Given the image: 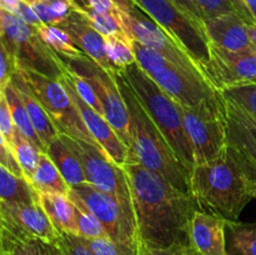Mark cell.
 <instances>
[{"instance_id": "1", "label": "cell", "mask_w": 256, "mask_h": 255, "mask_svg": "<svg viewBox=\"0 0 256 255\" xmlns=\"http://www.w3.org/2000/svg\"><path fill=\"white\" fill-rule=\"evenodd\" d=\"M122 168L129 180L140 242L160 249L190 248V222L200 209L195 198L145 169L132 152Z\"/></svg>"}, {"instance_id": "2", "label": "cell", "mask_w": 256, "mask_h": 255, "mask_svg": "<svg viewBox=\"0 0 256 255\" xmlns=\"http://www.w3.org/2000/svg\"><path fill=\"white\" fill-rule=\"evenodd\" d=\"M190 192L200 210L226 220H239L256 198V170L232 145L214 160L196 164L190 172Z\"/></svg>"}, {"instance_id": "3", "label": "cell", "mask_w": 256, "mask_h": 255, "mask_svg": "<svg viewBox=\"0 0 256 255\" xmlns=\"http://www.w3.org/2000/svg\"><path fill=\"white\" fill-rule=\"evenodd\" d=\"M115 78L128 108L132 155L145 169L159 174L182 192H190V172L178 159L122 72H118Z\"/></svg>"}, {"instance_id": "4", "label": "cell", "mask_w": 256, "mask_h": 255, "mask_svg": "<svg viewBox=\"0 0 256 255\" xmlns=\"http://www.w3.org/2000/svg\"><path fill=\"white\" fill-rule=\"evenodd\" d=\"M139 102L155 122L182 164L192 172L194 166L192 148L182 119V105L155 84L136 62L120 70Z\"/></svg>"}, {"instance_id": "5", "label": "cell", "mask_w": 256, "mask_h": 255, "mask_svg": "<svg viewBox=\"0 0 256 255\" xmlns=\"http://www.w3.org/2000/svg\"><path fill=\"white\" fill-rule=\"evenodd\" d=\"M132 49L140 69L182 106L196 108L222 95L206 79L174 64L155 50L132 39Z\"/></svg>"}, {"instance_id": "6", "label": "cell", "mask_w": 256, "mask_h": 255, "mask_svg": "<svg viewBox=\"0 0 256 255\" xmlns=\"http://www.w3.org/2000/svg\"><path fill=\"white\" fill-rule=\"evenodd\" d=\"M185 50L210 82V42L204 26L182 12L172 0H132ZM212 85V84H210ZM214 88V86H212Z\"/></svg>"}, {"instance_id": "7", "label": "cell", "mask_w": 256, "mask_h": 255, "mask_svg": "<svg viewBox=\"0 0 256 255\" xmlns=\"http://www.w3.org/2000/svg\"><path fill=\"white\" fill-rule=\"evenodd\" d=\"M2 39L14 58L16 70H30L59 80L66 66L40 38L38 29L18 15L4 10L2 18Z\"/></svg>"}, {"instance_id": "8", "label": "cell", "mask_w": 256, "mask_h": 255, "mask_svg": "<svg viewBox=\"0 0 256 255\" xmlns=\"http://www.w3.org/2000/svg\"><path fill=\"white\" fill-rule=\"evenodd\" d=\"M69 198L76 199L104 225L110 239L138 249L139 232L132 198L98 190L88 182L70 186Z\"/></svg>"}, {"instance_id": "9", "label": "cell", "mask_w": 256, "mask_h": 255, "mask_svg": "<svg viewBox=\"0 0 256 255\" xmlns=\"http://www.w3.org/2000/svg\"><path fill=\"white\" fill-rule=\"evenodd\" d=\"M185 132L192 148L194 165L219 156L226 146V108L222 95L196 108L182 106Z\"/></svg>"}, {"instance_id": "10", "label": "cell", "mask_w": 256, "mask_h": 255, "mask_svg": "<svg viewBox=\"0 0 256 255\" xmlns=\"http://www.w3.org/2000/svg\"><path fill=\"white\" fill-rule=\"evenodd\" d=\"M59 58L69 72L85 78L92 85L104 108L105 118L115 130L118 136L130 149L129 115H128V108L124 98L118 86L116 78H115L116 74L108 72L102 65L90 59L88 55L75 59L66 56Z\"/></svg>"}, {"instance_id": "11", "label": "cell", "mask_w": 256, "mask_h": 255, "mask_svg": "<svg viewBox=\"0 0 256 255\" xmlns=\"http://www.w3.org/2000/svg\"><path fill=\"white\" fill-rule=\"evenodd\" d=\"M18 72L26 80L30 89L45 108L60 134L69 135L74 139L84 140L100 146L90 135L79 110L76 109L65 86L59 80L52 79L30 70L18 69Z\"/></svg>"}, {"instance_id": "12", "label": "cell", "mask_w": 256, "mask_h": 255, "mask_svg": "<svg viewBox=\"0 0 256 255\" xmlns=\"http://www.w3.org/2000/svg\"><path fill=\"white\" fill-rule=\"evenodd\" d=\"M114 16L119 20L122 29L132 39L136 40L149 49L155 50L182 69L204 78L199 68L185 50H182L156 22H154L138 5H135L130 12L119 9Z\"/></svg>"}, {"instance_id": "13", "label": "cell", "mask_w": 256, "mask_h": 255, "mask_svg": "<svg viewBox=\"0 0 256 255\" xmlns=\"http://www.w3.org/2000/svg\"><path fill=\"white\" fill-rule=\"evenodd\" d=\"M60 135L79 158L85 179L89 184L104 192L132 198L129 180L124 168L116 164L102 148L84 140L74 139L69 135Z\"/></svg>"}, {"instance_id": "14", "label": "cell", "mask_w": 256, "mask_h": 255, "mask_svg": "<svg viewBox=\"0 0 256 255\" xmlns=\"http://www.w3.org/2000/svg\"><path fill=\"white\" fill-rule=\"evenodd\" d=\"M210 84L216 90L256 85V50L228 52L210 44Z\"/></svg>"}, {"instance_id": "15", "label": "cell", "mask_w": 256, "mask_h": 255, "mask_svg": "<svg viewBox=\"0 0 256 255\" xmlns=\"http://www.w3.org/2000/svg\"><path fill=\"white\" fill-rule=\"evenodd\" d=\"M0 225L15 235L35 236L58 242L60 232L55 229L39 202H0Z\"/></svg>"}, {"instance_id": "16", "label": "cell", "mask_w": 256, "mask_h": 255, "mask_svg": "<svg viewBox=\"0 0 256 255\" xmlns=\"http://www.w3.org/2000/svg\"><path fill=\"white\" fill-rule=\"evenodd\" d=\"M59 82L64 85L68 94L72 98V102H74V105L76 106V109L79 110L82 122L86 125L88 130H89L92 139L104 149V152H106L116 164H119L120 166H124V165L126 164L128 159H129L130 149L122 142V139L118 136V134L115 132V130L112 129V126L110 125V122H108L106 118L102 114H100V112H98L96 110L92 109V106H89L86 102H82V98L78 95L74 86H72V84L70 82L66 72H65L62 76L59 78Z\"/></svg>"}, {"instance_id": "17", "label": "cell", "mask_w": 256, "mask_h": 255, "mask_svg": "<svg viewBox=\"0 0 256 255\" xmlns=\"http://www.w3.org/2000/svg\"><path fill=\"white\" fill-rule=\"evenodd\" d=\"M210 44L228 52H246L254 49L248 24L235 12L202 20Z\"/></svg>"}, {"instance_id": "18", "label": "cell", "mask_w": 256, "mask_h": 255, "mask_svg": "<svg viewBox=\"0 0 256 255\" xmlns=\"http://www.w3.org/2000/svg\"><path fill=\"white\" fill-rule=\"evenodd\" d=\"M225 222L224 218L198 210L190 222V248L200 255H226Z\"/></svg>"}, {"instance_id": "19", "label": "cell", "mask_w": 256, "mask_h": 255, "mask_svg": "<svg viewBox=\"0 0 256 255\" xmlns=\"http://www.w3.org/2000/svg\"><path fill=\"white\" fill-rule=\"evenodd\" d=\"M224 100L226 108L228 142L244 154L256 170V120L236 102L226 98Z\"/></svg>"}, {"instance_id": "20", "label": "cell", "mask_w": 256, "mask_h": 255, "mask_svg": "<svg viewBox=\"0 0 256 255\" xmlns=\"http://www.w3.org/2000/svg\"><path fill=\"white\" fill-rule=\"evenodd\" d=\"M59 26L69 32L75 44L85 55L102 65L108 72L116 74L108 59L106 49H105V38L99 34L79 12L74 10L70 16Z\"/></svg>"}, {"instance_id": "21", "label": "cell", "mask_w": 256, "mask_h": 255, "mask_svg": "<svg viewBox=\"0 0 256 255\" xmlns=\"http://www.w3.org/2000/svg\"><path fill=\"white\" fill-rule=\"evenodd\" d=\"M10 82L14 85L20 99L22 100V104H24L28 114H29V118L32 120V124L34 126L35 132H36L38 136L40 138L44 146L48 148L60 135L56 125L54 124L50 115L45 110V108L42 106V102L38 100L32 90L30 89L26 80L24 79V76L18 70L14 72Z\"/></svg>"}, {"instance_id": "22", "label": "cell", "mask_w": 256, "mask_h": 255, "mask_svg": "<svg viewBox=\"0 0 256 255\" xmlns=\"http://www.w3.org/2000/svg\"><path fill=\"white\" fill-rule=\"evenodd\" d=\"M39 204L50 219L55 229L62 234L79 235L76 225V210L69 195L38 194Z\"/></svg>"}, {"instance_id": "23", "label": "cell", "mask_w": 256, "mask_h": 255, "mask_svg": "<svg viewBox=\"0 0 256 255\" xmlns=\"http://www.w3.org/2000/svg\"><path fill=\"white\" fill-rule=\"evenodd\" d=\"M2 255H62L58 242L35 236L15 235L0 225Z\"/></svg>"}, {"instance_id": "24", "label": "cell", "mask_w": 256, "mask_h": 255, "mask_svg": "<svg viewBox=\"0 0 256 255\" xmlns=\"http://www.w3.org/2000/svg\"><path fill=\"white\" fill-rule=\"evenodd\" d=\"M45 152L49 155V158L52 160V162L69 186H74V185L86 182L79 158L76 156L74 150L65 142L62 135H59L46 148Z\"/></svg>"}, {"instance_id": "25", "label": "cell", "mask_w": 256, "mask_h": 255, "mask_svg": "<svg viewBox=\"0 0 256 255\" xmlns=\"http://www.w3.org/2000/svg\"><path fill=\"white\" fill-rule=\"evenodd\" d=\"M225 249L226 255H256V222L226 220Z\"/></svg>"}, {"instance_id": "26", "label": "cell", "mask_w": 256, "mask_h": 255, "mask_svg": "<svg viewBox=\"0 0 256 255\" xmlns=\"http://www.w3.org/2000/svg\"><path fill=\"white\" fill-rule=\"evenodd\" d=\"M30 185L38 194H69L70 186L46 152H42Z\"/></svg>"}, {"instance_id": "27", "label": "cell", "mask_w": 256, "mask_h": 255, "mask_svg": "<svg viewBox=\"0 0 256 255\" xmlns=\"http://www.w3.org/2000/svg\"><path fill=\"white\" fill-rule=\"evenodd\" d=\"M0 202L35 204L39 195L25 178H20L0 164Z\"/></svg>"}, {"instance_id": "28", "label": "cell", "mask_w": 256, "mask_h": 255, "mask_svg": "<svg viewBox=\"0 0 256 255\" xmlns=\"http://www.w3.org/2000/svg\"><path fill=\"white\" fill-rule=\"evenodd\" d=\"M4 95L5 98H6L8 104H9L12 122H14L15 128H16L18 132H19L25 139L29 140L32 144H34L38 149L42 150V152H46V148L44 146V144H42V142L40 140V138L38 136L34 126H32L29 114H28L24 104H22V100L20 99L16 89H15V86L12 82H9V84L4 88Z\"/></svg>"}, {"instance_id": "29", "label": "cell", "mask_w": 256, "mask_h": 255, "mask_svg": "<svg viewBox=\"0 0 256 255\" xmlns=\"http://www.w3.org/2000/svg\"><path fill=\"white\" fill-rule=\"evenodd\" d=\"M36 29L45 44L59 56L75 59V58H82L85 55L75 44L69 32L62 29V28L42 24V26L36 28Z\"/></svg>"}, {"instance_id": "30", "label": "cell", "mask_w": 256, "mask_h": 255, "mask_svg": "<svg viewBox=\"0 0 256 255\" xmlns=\"http://www.w3.org/2000/svg\"><path fill=\"white\" fill-rule=\"evenodd\" d=\"M105 49L108 59L116 72L136 62L132 49V39L129 35L122 34L105 38Z\"/></svg>"}, {"instance_id": "31", "label": "cell", "mask_w": 256, "mask_h": 255, "mask_svg": "<svg viewBox=\"0 0 256 255\" xmlns=\"http://www.w3.org/2000/svg\"><path fill=\"white\" fill-rule=\"evenodd\" d=\"M10 146H12V152H14L15 158H16V162H19L20 168H22V172H24V178L28 182H30L35 170H36L38 165H39L40 155L44 152L39 150L29 140L25 139L18 130L15 132V136Z\"/></svg>"}, {"instance_id": "32", "label": "cell", "mask_w": 256, "mask_h": 255, "mask_svg": "<svg viewBox=\"0 0 256 255\" xmlns=\"http://www.w3.org/2000/svg\"><path fill=\"white\" fill-rule=\"evenodd\" d=\"M74 10L79 12V14L104 38L126 34L125 30L122 29L120 22L114 16V15L108 14V12H98V10L92 9V8L88 6V5H84V6L78 5Z\"/></svg>"}, {"instance_id": "33", "label": "cell", "mask_w": 256, "mask_h": 255, "mask_svg": "<svg viewBox=\"0 0 256 255\" xmlns=\"http://www.w3.org/2000/svg\"><path fill=\"white\" fill-rule=\"evenodd\" d=\"M76 210V225L79 230V236L85 239H99V238H110L105 230L104 225L96 219L94 214L89 212L79 200L70 198Z\"/></svg>"}, {"instance_id": "34", "label": "cell", "mask_w": 256, "mask_h": 255, "mask_svg": "<svg viewBox=\"0 0 256 255\" xmlns=\"http://www.w3.org/2000/svg\"><path fill=\"white\" fill-rule=\"evenodd\" d=\"M220 92L224 98L240 105L256 120V85L229 88V89L222 90Z\"/></svg>"}, {"instance_id": "35", "label": "cell", "mask_w": 256, "mask_h": 255, "mask_svg": "<svg viewBox=\"0 0 256 255\" xmlns=\"http://www.w3.org/2000/svg\"><path fill=\"white\" fill-rule=\"evenodd\" d=\"M66 75L68 78H69L70 82L72 84V86H74L75 92H76L78 95L82 98V102H86L89 106H92V109L96 110L98 112L104 115V108H102V102H100L99 98H98V94L95 92L92 85L90 84L85 78L80 76V75L75 74V72H69L68 69H66Z\"/></svg>"}, {"instance_id": "36", "label": "cell", "mask_w": 256, "mask_h": 255, "mask_svg": "<svg viewBox=\"0 0 256 255\" xmlns=\"http://www.w3.org/2000/svg\"><path fill=\"white\" fill-rule=\"evenodd\" d=\"M88 246L95 255H136V249L119 244L110 238H99V239H85Z\"/></svg>"}, {"instance_id": "37", "label": "cell", "mask_w": 256, "mask_h": 255, "mask_svg": "<svg viewBox=\"0 0 256 255\" xmlns=\"http://www.w3.org/2000/svg\"><path fill=\"white\" fill-rule=\"evenodd\" d=\"M60 250L62 255H95L92 252L88 244L85 242L84 238L74 234H60L58 240Z\"/></svg>"}, {"instance_id": "38", "label": "cell", "mask_w": 256, "mask_h": 255, "mask_svg": "<svg viewBox=\"0 0 256 255\" xmlns=\"http://www.w3.org/2000/svg\"><path fill=\"white\" fill-rule=\"evenodd\" d=\"M15 72H16V65H15L14 58L8 49L2 35H0V89L4 90Z\"/></svg>"}, {"instance_id": "39", "label": "cell", "mask_w": 256, "mask_h": 255, "mask_svg": "<svg viewBox=\"0 0 256 255\" xmlns=\"http://www.w3.org/2000/svg\"><path fill=\"white\" fill-rule=\"evenodd\" d=\"M195 2L202 10L204 19L235 12L234 8L229 0H195Z\"/></svg>"}, {"instance_id": "40", "label": "cell", "mask_w": 256, "mask_h": 255, "mask_svg": "<svg viewBox=\"0 0 256 255\" xmlns=\"http://www.w3.org/2000/svg\"><path fill=\"white\" fill-rule=\"evenodd\" d=\"M0 132L8 140L9 144L12 142L15 132H16V128H15L14 122H12V112H10L9 104L6 102L4 92L0 95Z\"/></svg>"}, {"instance_id": "41", "label": "cell", "mask_w": 256, "mask_h": 255, "mask_svg": "<svg viewBox=\"0 0 256 255\" xmlns=\"http://www.w3.org/2000/svg\"><path fill=\"white\" fill-rule=\"evenodd\" d=\"M189 252L190 248L175 246L170 249H160V248H152L142 242H139L136 255H189Z\"/></svg>"}, {"instance_id": "42", "label": "cell", "mask_w": 256, "mask_h": 255, "mask_svg": "<svg viewBox=\"0 0 256 255\" xmlns=\"http://www.w3.org/2000/svg\"><path fill=\"white\" fill-rule=\"evenodd\" d=\"M182 12H186L192 19H194L195 22H199L202 25V20H204V15H202V10L198 6V4L195 2V0H172ZM204 26V25H202Z\"/></svg>"}, {"instance_id": "43", "label": "cell", "mask_w": 256, "mask_h": 255, "mask_svg": "<svg viewBox=\"0 0 256 255\" xmlns=\"http://www.w3.org/2000/svg\"><path fill=\"white\" fill-rule=\"evenodd\" d=\"M15 15H18L20 19H22L25 22H28V24L32 25V26L35 28H39L42 25V22H40V19L38 18L36 12H34L32 5L25 4V2H20L19 8H18V12Z\"/></svg>"}, {"instance_id": "44", "label": "cell", "mask_w": 256, "mask_h": 255, "mask_svg": "<svg viewBox=\"0 0 256 255\" xmlns=\"http://www.w3.org/2000/svg\"><path fill=\"white\" fill-rule=\"evenodd\" d=\"M34 12H36L38 18L40 19V22L45 25H55L58 26V22L55 20L54 15H52V10H50L49 4H45V2H38L34 5H32Z\"/></svg>"}, {"instance_id": "45", "label": "cell", "mask_w": 256, "mask_h": 255, "mask_svg": "<svg viewBox=\"0 0 256 255\" xmlns=\"http://www.w3.org/2000/svg\"><path fill=\"white\" fill-rule=\"evenodd\" d=\"M88 6L98 10L102 12H108V14L114 15L118 10L120 9L115 0H84Z\"/></svg>"}, {"instance_id": "46", "label": "cell", "mask_w": 256, "mask_h": 255, "mask_svg": "<svg viewBox=\"0 0 256 255\" xmlns=\"http://www.w3.org/2000/svg\"><path fill=\"white\" fill-rule=\"evenodd\" d=\"M0 4L4 8V10L12 12V14H16L20 0H0Z\"/></svg>"}, {"instance_id": "47", "label": "cell", "mask_w": 256, "mask_h": 255, "mask_svg": "<svg viewBox=\"0 0 256 255\" xmlns=\"http://www.w3.org/2000/svg\"><path fill=\"white\" fill-rule=\"evenodd\" d=\"M115 2L120 9L125 10V12H130L135 6V2L132 0H115Z\"/></svg>"}, {"instance_id": "48", "label": "cell", "mask_w": 256, "mask_h": 255, "mask_svg": "<svg viewBox=\"0 0 256 255\" xmlns=\"http://www.w3.org/2000/svg\"><path fill=\"white\" fill-rule=\"evenodd\" d=\"M244 2L245 5H246L248 9H249L252 16L254 18L255 24H256V0H244Z\"/></svg>"}, {"instance_id": "49", "label": "cell", "mask_w": 256, "mask_h": 255, "mask_svg": "<svg viewBox=\"0 0 256 255\" xmlns=\"http://www.w3.org/2000/svg\"><path fill=\"white\" fill-rule=\"evenodd\" d=\"M248 32H249V36L252 42V46L256 50V25H248Z\"/></svg>"}, {"instance_id": "50", "label": "cell", "mask_w": 256, "mask_h": 255, "mask_svg": "<svg viewBox=\"0 0 256 255\" xmlns=\"http://www.w3.org/2000/svg\"><path fill=\"white\" fill-rule=\"evenodd\" d=\"M2 12H4V8L0 4V35H2Z\"/></svg>"}, {"instance_id": "51", "label": "cell", "mask_w": 256, "mask_h": 255, "mask_svg": "<svg viewBox=\"0 0 256 255\" xmlns=\"http://www.w3.org/2000/svg\"><path fill=\"white\" fill-rule=\"evenodd\" d=\"M20 2H25V4H29V5H34L35 2H40V0H20Z\"/></svg>"}, {"instance_id": "52", "label": "cell", "mask_w": 256, "mask_h": 255, "mask_svg": "<svg viewBox=\"0 0 256 255\" xmlns=\"http://www.w3.org/2000/svg\"><path fill=\"white\" fill-rule=\"evenodd\" d=\"M42 2H45V4H50L52 2H56V0H40ZM69 2H74V0H69Z\"/></svg>"}, {"instance_id": "53", "label": "cell", "mask_w": 256, "mask_h": 255, "mask_svg": "<svg viewBox=\"0 0 256 255\" xmlns=\"http://www.w3.org/2000/svg\"><path fill=\"white\" fill-rule=\"evenodd\" d=\"M0 255H2V232H0Z\"/></svg>"}, {"instance_id": "54", "label": "cell", "mask_w": 256, "mask_h": 255, "mask_svg": "<svg viewBox=\"0 0 256 255\" xmlns=\"http://www.w3.org/2000/svg\"><path fill=\"white\" fill-rule=\"evenodd\" d=\"M189 255H200V254H198L196 252H194V250L192 249V248H190V252H189Z\"/></svg>"}, {"instance_id": "55", "label": "cell", "mask_w": 256, "mask_h": 255, "mask_svg": "<svg viewBox=\"0 0 256 255\" xmlns=\"http://www.w3.org/2000/svg\"><path fill=\"white\" fill-rule=\"evenodd\" d=\"M2 92H4V90H2V89H0V95L2 94Z\"/></svg>"}, {"instance_id": "56", "label": "cell", "mask_w": 256, "mask_h": 255, "mask_svg": "<svg viewBox=\"0 0 256 255\" xmlns=\"http://www.w3.org/2000/svg\"><path fill=\"white\" fill-rule=\"evenodd\" d=\"M255 200H256V198H255Z\"/></svg>"}]
</instances>
